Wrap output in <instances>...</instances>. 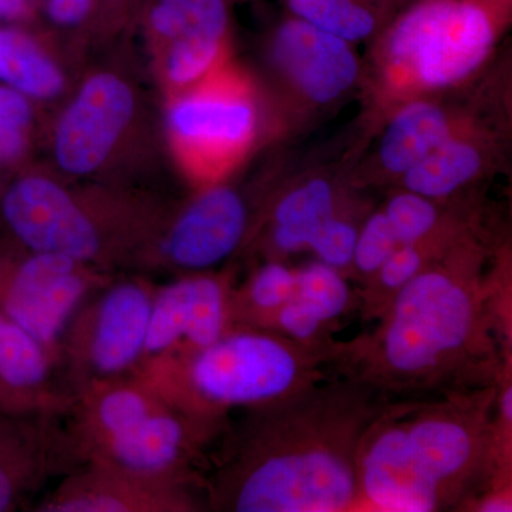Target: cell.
<instances>
[{"instance_id":"cell-5","label":"cell","mask_w":512,"mask_h":512,"mask_svg":"<svg viewBox=\"0 0 512 512\" xmlns=\"http://www.w3.org/2000/svg\"><path fill=\"white\" fill-rule=\"evenodd\" d=\"M511 6L512 0H416L380 40L384 86L409 101L466 82L493 53Z\"/></svg>"},{"instance_id":"cell-24","label":"cell","mask_w":512,"mask_h":512,"mask_svg":"<svg viewBox=\"0 0 512 512\" xmlns=\"http://www.w3.org/2000/svg\"><path fill=\"white\" fill-rule=\"evenodd\" d=\"M295 296L330 326L348 315L355 302H359L350 288L348 275L320 261L296 269Z\"/></svg>"},{"instance_id":"cell-4","label":"cell","mask_w":512,"mask_h":512,"mask_svg":"<svg viewBox=\"0 0 512 512\" xmlns=\"http://www.w3.org/2000/svg\"><path fill=\"white\" fill-rule=\"evenodd\" d=\"M498 386L392 402L430 512L453 510L493 483L505 439L493 416Z\"/></svg>"},{"instance_id":"cell-15","label":"cell","mask_w":512,"mask_h":512,"mask_svg":"<svg viewBox=\"0 0 512 512\" xmlns=\"http://www.w3.org/2000/svg\"><path fill=\"white\" fill-rule=\"evenodd\" d=\"M73 399L49 352L0 312V403L15 414L63 416Z\"/></svg>"},{"instance_id":"cell-25","label":"cell","mask_w":512,"mask_h":512,"mask_svg":"<svg viewBox=\"0 0 512 512\" xmlns=\"http://www.w3.org/2000/svg\"><path fill=\"white\" fill-rule=\"evenodd\" d=\"M225 40L187 39L165 45L163 76L175 94L194 87L217 72Z\"/></svg>"},{"instance_id":"cell-18","label":"cell","mask_w":512,"mask_h":512,"mask_svg":"<svg viewBox=\"0 0 512 512\" xmlns=\"http://www.w3.org/2000/svg\"><path fill=\"white\" fill-rule=\"evenodd\" d=\"M484 164V148L454 131L403 175V188L434 201L446 200L473 183L483 173Z\"/></svg>"},{"instance_id":"cell-7","label":"cell","mask_w":512,"mask_h":512,"mask_svg":"<svg viewBox=\"0 0 512 512\" xmlns=\"http://www.w3.org/2000/svg\"><path fill=\"white\" fill-rule=\"evenodd\" d=\"M157 286L140 276L111 278L74 312L59 343L57 370L74 393L136 372L144 356Z\"/></svg>"},{"instance_id":"cell-14","label":"cell","mask_w":512,"mask_h":512,"mask_svg":"<svg viewBox=\"0 0 512 512\" xmlns=\"http://www.w3.org/2000/svg\"><path fill=\"white\" fill-rule=\"evenodd\" d=\"M272 55L279 72L311 103H333L359 79L352 43L295 16L279 26Z\"/></svg>"},{"instance_id":"cell-17","label":"cell","mask_w":512,"mask_h":512,"mask_svg":"<svg viewBox=\"0 0 512 512\" xmlns=\"http://www.w3.org/2000/svg\"><path fill=\"white\" fill-rule=\"evenodd\" d=\"M340 212V195L330 181L312 178L296 185L272 210V249L282 255L308 249L320 227Z\"/></svg>"},{"instance_id":"cell-19","label":"cell","mask_w":512,"mask_h":512,"mask_svg":"<svg viewBox=\"0 0 512 512\" xmlns=\"http://www.w3.org/2000/svg\"><path fill=\"white\" fill-rule=\"evenodd\" d=\"M466 234V229L451 227L426 241L399 245L379 271L367 279L365 288L357 293L363 316L379 318L400 289Z\"/></svg>"},{"instance_id":"cell-10","label":"cell","mask_w":512,"mask_h":512,"mask_svg":"<svg viewBox=\"0 0 512 512\" xmlns=\"http://www.w3.org/2000/svg\"><path fill=\"white\" fill-rule=\"evenodd\" d=\"M249 207L229 185H211L163 222L144 252L141 264L178 274L210 272L224 264L245 241Z\"/></svg>"},{"instance_id":"cell-22","label":"cell","mask_w":512,"mask_h":512,"mask_svg":"<svg viewBox=\"0 0 512 512\" xmlns=\"http://www.w3.org/2000/svg\"><path fill=\"white\" fill-rule=\"evenodd\" d=\"M296 293V269L269 261L256 269L247 284L232 291V325L266 329L276 312Z\"/></svg>"},{"instance_id":"cell-20","label":"cell","mask_w":512,"mask_h":512,"mask_svg":"<svg viewBox=\"0 0 512 512\" xmlns=\"http://www.w3.org/2000/svg\"><path fill=\"white\" fill-rule=\"evenodd\" d=\"M0 80L28 99L52 100L66 86L63 70L35 40L0 30Z\"/></svg>"},{"instance_id":"cell-2","label":"cell","mask_w":512,"mask_h":512,"mask_svg":"<svg viewBox=\"0 0 512 512\" xmlns=\"http://www.w3.org/2000/svg\"><path fill=\"white\" fill-rule=\"evenodd\" d=\"M342 376L248 410L208 484L228 512H340L360 500V444L389 403Z\"/></svg>"},{"instance_id":"cell-3","label":"cell","mask_w":512,"mask_h":512,"mask_svg":"<svg viewBox=\"0 0 512 512\" xmlns=\"http://www.w3.org/2000/svg\"><path fill=\"white\" fill-rule=\"evenodd\" d=\"M328 362L332 349L232 326L205 348L148 360L137 370L185 412L221 424L228 410L258 409L319 383Z\"/></svg>"},{"instance_id":"cell-6","label":"cell","mask_w":512,"mask_h":512,"mask_svg":"<svg viewBox=\"0 0 512 512\" xmlns=\"http://www.w3.org/2000/svg\"><path fill=\"white\" fill-rule=\"evenodd\" d=\"M13 234L32 251L69 256L111 272L141 261L161 222L130 202L83 197L47 175H26L3 197Z\"/></svg>"},{"instance_id":"cell-11","label":"cell","mask_w":512,"mask_h":512,"mask_svg":"<svg viewBox=\"0 0 512 512\" xmlns=\"http://www.w3.org/2000/svg\"><path fill=\"white\" fill-rule=\"evenodd\" d=\"M136 114V93L120 74L99 72L84 80L57 121L53 154L72 177L101 170Z\"/></svg>"},{"instance_id":"cell-12","label":"cell","mask_w":512,"mask_h":512,"mask_svg":"<svg viewBox=\"0 0 512 512\" xmlns=\"http://www.w3.org/2000/svg\"><path fill=\"white\" fill-rule=\"evenodd\" d=\"M232 291L227 276L211 271L184 274L157 288L141 363L194 352L220 339L234 326Z\"/></svg>"},{"instance_id":"cell-21","label":"cell","mask_w":512,"mask_h":512,"mask_svg":"<svg viewBox=\"0 0 512 512\" xmlns=\"http://www.w3.org/2000/svg\"><path fill=\"white\" fill-rule=\"evenodd\" d=\"M295 18L349 43L362 42L382 26L393 0H286Z\"/></svg>"},{"instance_id":"cell-13","label":"cell","mask_w":512,"mask_h":512,"mask_svg":"<svg viewBox=\"0 0 512 512\" xmlns=\"http://www.w3.org/2000/svg\"><path fill=\"white\" fill-rule=\"evenodd\" d=\"M200 510L192 485L83 463L37 504L39 512H188Z\"/></svg>"},{"instance_id":"cell-30","label":"cell","mask_w":512,"mask_h":512,"mask_svg":"<svg viewBox=\"0 0 512 512\" xmlns=\"http://www.w3.org/2000/svg\"><path fill=\"white\" fill-rule=\"evenodd\" d=\"M94 0H47V16L57 26L80 25L92 12Z\"/></svg>"},{"instance_id":"cell-27","label":"cell","mask_w":512,"mask_h":512,"mask_svg":"<svg viewBox=\"0 0 512 512\" xmlns=\"http://www.w3.org/2000/svg\"><path fill=\"white\" fill-rule=\"evenodd\" d=\"M399 245L383 210L373 212L359 229L350 272L366 282Z\"/></svg>"},{"instance_id":"cell-28","label":"cell","mask_w":512,"mask_h":512,"mask_svg":"<svg viewBox=\"0 0 512 512\" xmlns=\"http://www.w3.org/2000/svg\"><path fill=\"white\" fill-rule=\"evenodd\" d=\"M359 229L348 214L340 212L320 227L308 249L315 252L318 261L348 275L352 268Z\"/></svg>"},{"instance_id":"cell-9","label":"cell","mask_w":512,"mask_h":512,"mask_svg":"<svg viewBox=\"0 0 512 512\" xmlns=\"http://www.w3.org/2000/svg\"><path fill=\"white\" fill-rule=\"evenodd\" d=\"M28 251L0 288V312L36 339L57 366L67 323L113 275L69 256Z\"/></svg>"},{"instance_id":"cell-23","label":"cell","mask_w":512,"mask_h":512,"mask_svg":"<svg viewBox=\"0 0 512 512\" xmlns=\"http://www.w3.org/2000/svg\"><path fill=\"white\" fill-rule=\"evenodd\" d=\"M148 23L164 45L187 39L225 40L228 6L225 0H157Z\"/></svg>"},{"instance_id":"cell-26","label":"cell","mask_w":512,"mask_h":512,"mask_svg":"<svg viewBox=\"0 0 512 512\" xmlns=\"http://www.w3.org/2000/svg\"><path fill=\"white\" fill-rule=\"evenodd\" d=\"M400 245L417 244L453 227L444 218L439 201L417 192H396L382 208Z\"/></svg>"},{"instance_id":"cell-1","label":"cell","mask_w":512,"mask_h":512,"mask_svg":"<svg viewBox=\"0 0 512 512\" xmlns=\"http://www.w3.org/2000/svg\"><path fill=\"white\" fill-rule=\"evenodd\" d=\"M466 234L394 296L377 328L335 343L332 362L387 400H419L500 383L497 288Z\"/></svg>"},{"instance_id":"cell-31","label":"cell","mask_w":512,"mask_h":512,"mask_svg":"<svg viewBox=\"0 0 512 512\" xmlns=\"http://www.w3.org/2000/svg\"><path fill=\"white\" fill-rule=\"evenodd\" d=\"M476 511L511 512V493L507 488H494L493 493L485 494L477 501Z\"/></svg>"},{"instance_id":"cell-8","label":"cell","mask_w":512,"mask_h":512,"mask_svg":"<svg viewBox=\"0 0 512 512\" xmlns=\"http://www.w3.org/2000/svg\"><path fill=\"white\" fill-rule=\"evenodd\" d=\"M258 107L247 84L227 74H210L175 94L167 110V130L187 170L212 180L251 147Z\"/></svg>"},{"instance_id":"cell-16","label":"cell","mask_w":512,"mask_h":512,"mask_svg":"<svg viewBox=\"0 0 512 512\" xmlns=\"http://www.w3.org/2000/svg\"><path fill=\"white\" fill-rule=\"evenodd\" d=\"M454 131L453 120L439 104L420 97L409 100L384 130L377 158L387 174L403 177Z\"/></svg>"},{"instance_id":"cell-29","label":"cell","mask_w":512,"mask_h":512,"mask_svg":"<svg viewBox=\"0 0 512 512\" xmlns=\"http://www.w3.org/2000/svg\"><path fill=\"white\" fill-rule=\"evenodd\" d=\"M32 117L28 97L10 87H0V161L22 153Z\"/></svg>"},{"instance_id":"cell-32","label":"cell","mask_w":512,"mask_h":512,"mask_svg":"<svg viewBox=\"0 0 512 512\" xmlns=\"http://www.w3.org/2000/svg\"><path fill=\"white\" fill-rule=\"evenodd\" d=\"M30 0H0V19H16L28 10Z\"/></svg>"}]
</instances>
